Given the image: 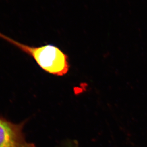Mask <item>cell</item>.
Returning a JSON list of instances; mask_svg holds the SVG:
<instances>
[{"instance_id":"6da1fadb","label":"cell","mask_w":147,"mask_h":147,"mask_svg":"<svg viewBox=\"0 0 147 147\" xmlns=\"http://www.w3.org/2000/svg\"><path fill=\"white\" fill-rule=\"evenodd\" d=\"M0 38L32 57L38 65L48 73L61 76L66 75L69 71V56L57 46L51 44L40 46H28L12 39L1 32Z\"/></svg>"},{"instance_id":"7a4b0ae2","label":"cell","mask_w":147,"mask_h":147,"mask_svg":"<svg viewBox=\"0 0 147 147\" xmlns=\"http://www.w3.org/2000/svg\"><path fill=\"white\" fill-rule=\"evenodd\" d=\"M26 122L14 123L0 116V147H37L25 138L23 129Z\"/></svg>"}]
</instances>
